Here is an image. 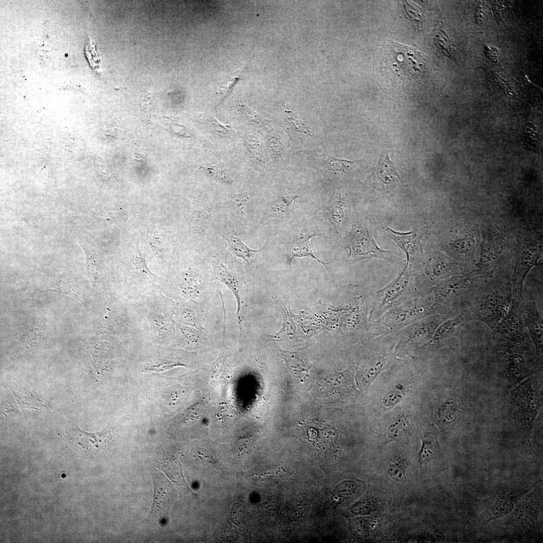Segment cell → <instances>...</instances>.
<instances>
[{"label":"cell","instance_id":"obj_1","mask_svg":"<svg viewBox=\"0 0 543 543\" xmlns=\"http://www.w3.org/2000/svg\"><path fill=\"white\" fill-rule=\"evenodd\" d=\"M426 62L419 51L388 40L376 53L375 72L381 86L407 89L420 85L426 78Z\"/></svg>","mask_w":543,"mask_h":543},{"label":"cell","instance_id":"obj_2","mask_svg":"<svg viewBox=\"0 0 543 543\" xmlns=\"http://www.w3.org/2000/svg\"><path fill=\"white\" fill-rule=\"evenodd\" d=\"M493 275V270L480 268L452 276L433 286L430 292L436 313L450 318L464 312L480 284Z\"/></svg>","mask_w":543,"mask_h":543},{"label":"cell","instance_id":"obj_3","mask_svg":"<svg viewBox=\"0 0 543 543\" xmlns=\"http://www.w3.org/2000/svg\"><path fill=\"white\" fill-rule=\"evenodd\" d=\"M120 268L121 280L115 294L128 302L136 303L160 290L162 279L150 270L145 255L138 247L123 259Z\"/></svg>","mask_w":543,"mask_h":543},{"label":"cell","instance_id":"obj_4","mask_svg":"<svg viewBox=\"0 0 543 543\" xmlns=\"http://www.w3.org/2000/svg\"><path fill=\"white\" fill-rule=\"evenodd\" d=\"M136 304L147 320L150 341L158 344L168 343L174 335V305L171 299L158 290Z\"/></svg>","mask_w":543,"mask_h":543},{"label":"cell","instance_id":"obj_5","mask_svg":"<svg viewBox=\"0 0 543 543\" xmlns=\"http://www.w3.org/2000/svg\"><path fill=\"white\" fill-rule=\"evenodd\" d=\"M436 314L432 293L411 299L386 312L374 325V335L384 336L396 333L430 315Z\"/></svg>","mask_w":543,"mask_h":543},{"label":"cell","instance_id":"obj_6","mask_svg":"<svg viewBox=\"0 0 543 543\" xmlns=\"http://www.w3.org/2000/svg\"><path fill=\"white\" fill-rule=\"evenodd\" d=\"M513 300L512 288L488 290L480 287L466 310L472 320L481 321L493 331L508 315Z\"/></svg>","mask_w":543,"mask_h":543},{"label":"cell","instance_id":"obj_7","mask_svg":"<svg viewBox=\"0 0 543 543\" xmlns=\"http://www.w3.org/2000/svg\"><path fill=\"white\" fill-rule=\"evenodd\" d=\"M411 267V265L406 262L404 268L397 277L388 285L376 293L370 319L376 321L391 309L430 291L413 284Z\"/></svg>","mask_w":543,"mask_h":543},{"label":"cell","instance_id":"obj_8","mask_svg":"<svg viewBox=\"0 0 543 543\" xmlns=\"http://www.w3.org/2000/svg\"><path fill=\"white\" fill-rule=\"evenodd\" d=\"M449 317L434 314L425 317L396 332L398 348L421 349L431 339L437 328Z\"/></svg>","mask_w":543,"mask_h":543},{"label":"cell","instance_id":"obj_9","mask_svg":"<svg viewBox=\"0 0 543 543\" xmlns=\"http://www.w3.org/2000/svg\"><path fill=\"white\" fill-rule=\"evenodd\" d=\"M345 247L349 250L348 257L354 262L372 258L392 261L401 259L378 246L366 223H360L353 227Z\"/></svg>","mask_w":543,"mask_h":543},{"label":"cell","instance_id":"obj_10","mask_svg":"<svg viewBox=\"0 0 543 543\" xmlns=\"http://www.w3.org/2000/svg\"><path fill=\"white\" fill-rule=\"evenodd\" d=\"M541 250L540 246L534 244H525L519 246L512 276V294L514 300L518 302L524 300L523 296L524 279L529 270L537 265Z\"/></svg>","mask_w":543,"mask_h":543},{"label":"cell","instance_id":"obj_11","mask_svg":"<svg viewBox=\"0 0 543 543\" xmlns=\"http://www.w3.org/2000/svg\"><path fill=\"white\" fill-rule=\"evenodd\" d=\"M472 320L468 311L464 312L443 321L436 329L430 341L421 349L433 350L457 341L464 325Z\"/></svg>","mask_w":543,"mask_h":543},{"label":"cell","instance_id":"obj_12","mask_svg":"<svg viewBox=\"0 0 543 543\" xmlns=\"http://www.w3.org/2000/svg\"><path fill=\"white\" fill-rule=\"evenodd\" d=\"M521 314L520 302L513 300L508 315L499 323L493 332L499 340L522 342L528 335Z\"/></svg>","mask_w":543,"mask_h":543},{"label":"cell","instance_id":"obj_13","mask_svg":"<svg viewBox=\"0 0 543 543\" xmlns=\"http://www.w3.org/2000/svg\"><path fill=\"white\" fill-rule=\"evenodd\" d=\"M520 310L524 326L528 330V335L534 343L538 352L542 351L543 339L542 318L535 302H520Z\"/></svg>","mask_w":543,"mask_h":543},{"label":"cell","instance_id":"obj_14","mask_svg":"<svg viewBox=\"0 0 543 543\" xmlns=\"http://www.w3.org/2000/svg\"><path fill=\"white\" fill-rule=\"evenodd\" d=\"M320 234L315 232L299 233L290 235L284 242L286 248V263L290 267L292 262L296 258L310 257L322 263L325 266L329 263L321 261L314 254L311 247L310 239L314 236Z\"/></svg>","mask_w":543,"mask_h":543},{"label":"cell","instance_id":"obj_15","mask_svg":"<svg viewBox=\"0 0 543 543\" xmlns=\"http://www.w3.org/2000/svg\"><path fill=\"white\" fill-rule=\"evenodd\" d=\"M387 236L393 240L406 255L407 261L411 262L420 252L424 239L425 233L420 230L400 232L388 228H384Z\"/></svg>","mask_w":543,"mask_h":543},{"label":"cell","instance_id":"obj_16","mask_svg":"<svg viewBox=\"0 0 543 543\" xmlns=\"http://www.w3.org/2000/svg\"><path fill=\"white\" fill-rule=\"evenodd\" d=\"M110 432V431L105 430L88 433L74 427L66 431L65 436L87 450L99 451L107 447L111 438Z\"/></svg>","mask_w":543,"mask_h":543},{"label":"cell","instance_id":"obj_17","mask_svg":"<svg viewBox=\"0 0 543 543\" xmlns=\"http://www.w3.org/2000/svg\"><path fill=\"white\" fill-rule=\"evenodd\" d=\"M154 483V500L151 515L154 519L167 518L169 505L171 502L168 489L169 483L161 474L152 473Z\"/></svg>","mask_w":543,"mask_h":543},{"label":"cell","instance_id":"obj_18","mask_svg":"<svg viewBox=\"0 0 543 543\" xmlns=\"http://www.w3.org/2000/svg\"><path fill=\"white\" fill-rule=\"evenodd\" d=\"M390 364L386 353H378L366 361L357 369L356 380L360 387H367L373 380Z\"/></svg>","mask_w":543,"mask_h":543},{"label":"cell","instance_id":"obj_19","mask_svg":"<svg viewBox=\"0 0 543 543\" xmlns=\"http://www.w3.org/2000/svg\"><path fill=\"white\" fill-rule=\"evenodd\" d=\"M227 242L229 250L236 256L242 258L248 264L255 262L266 249V245L258 250L250 248L239 238L234 228L222 236Z\"/></svg>","mask_w":543,"mask_h":543},{"label":"cell","instance_id":"obj_20","mask_svg":"<svg viewBox=\"0 0 543 543\" xmlns=\"http://www.w3.org/2000/svg\"><path fill=\"white\" fill-rule=\"evenodd\" d=\"M457 269L445 256L439 254L432 256L426 266V273L432 288L455 273Z\"/></svg>","mask_w":543,"mask_h":543},{"label":"cell","instance_id":"obj_21","mask_svg":"<svg viewBox=\"0 0 543 543\" xmlns=\"http://www.w3.org/2000/svg\"><path fill=\"white\" fill-rule=\"evenodd\" d=\"M526 492L519 490H513L496 498L493 505L488 509L486 521L501 517L511 511L521 497Z\"/></svg>","mask_w":543,"mask_h":543},{"label":"cell","instance_id":"obj_22","mask_svg":"<svg viewBox=\"0 0 543 543\" xmlns=\"http://www.w3.org/2000/svg\"><path fill=\"white\" fill-rule=\"evenodd\" d=\"M216 279L223 283L233 293L237 303V315L241 325V320L240 317L241 308L240 293L242 286L237 277L226 266L218 261H214L212 264Z\"/></svg>","mask_w":543,"mask_h":543},{"label":"cell","instance_id":"obj_23","mask_svg":"<svg viewBox=\"0 0 543 543\" xmlns=\"http://www.w3.org/2000/svg\"><path fill=\"white\" fill-rule=\"evenodd\" d=\"M372 175H374L383 185H395L400 180L399 174L394 166L393 162L389 158L388 153L386 155L382 154L380 156L378 164Z\"/></svg>","mask_w":543,"mask_h":543},{"label":"cell","instance_id":"obj_24","mask_svg":"<svg viewBox=\"0 0 543 543\" xmlns=\"http://www.w3.org/2000/svg\"><path fill=\"white\" fill-rule=\"evenodd\" d=\"M344 201L340 192L333 189L327 209V215L332 224L340 227L345 219Z\"/></svg>","mask_w":543,"mask_h":543},{"label":"cell","instance_id":"obj_25","mask_svg":"<svg viewBox=\"0 0 543 543\" xmlns=\"http://www.w3.org/2000/svg\"><path fill=\"white\" fill-rule=\"evenodd\" d=\"M422 443L419 452V462L420 465H427L436 459L440 450L437 441L432 434H425L422 438Z\"/></svg>","mask_w":543,"mask_h":543},{"label":"cell","instance_id":"obj_26","mask_svg":"<svg viewBox=\"0 0 543 543\" xmlns=\"http://www.w3.org/2000/svg\"><path fill=\"white\" fill-rule=\"evenodd\" d=\"M75 279L70 274H64L59 278L55 283L51 285L46 291H51L57 293H61L71 296L78 300L82 304L80 299V293L77 291Z\"/></svg>","mask_w":543,"mask_h":543},{"label":"cell","instance_id":"obj_27","mask_svg":"<svg viewBox=\"0 0 543 543\" xmlns=\"http://www.w3.org/2000/svg\"><path fill=\"white\" fill-rule=\"evenodd\" d=\"M238 110L241 117L254 127L266 129L270 121L250 108L240 100H236Z\"/></svg>","mask_w":543,"mask_h":543},{"label":"cell","instance_id":"obj_28","mask_svg":"<svg viewBox=\"0 0 543 543\" xmlns=\"http://www.w3.org/2000/svg\"><path fill=\"white\" fill-rule=\"evenodd\" d=\"M200 122L208 129L209 131L220 137H230L231 127L218 121L214 116L205 114L199 118Z\"/></svg>","mask_w":543,"mask_h":543},{"label":"cell","instance_id":"obj_29","mask_svg":"<svg viewBox=\"0 0 543 543\" xmlns=\"http://www.w3.org/2000/svg\"><path fill=\"white\" fill-rule=\"evenodd\" d=\"M245 148L253 157L261 164H264L268 161V156L262 144L253 135H245L244 138Z\"/></svg>","mask_w":543,"mask_h":543},{"label":"cell","instance_id":"obj_30","mask_svg":"<svg viewBox=\"0 0 543 543\" xmlns=\"http://www.w3.org/2000/svg\"><path fill=\"white\" fill-rule=\"evenodd\" d=\"M287 112V116L285 120L286 124L292 132L297 134L300 137L311 136V133L300 117L296 113L291 111Z\"/></svg>","mask_w":543,"mask_h":543},{"label":"cell","instance_id":"obj_31","mask_svg":"<svg viewBox=\"0 0 543 543\" xmlns=\"http://www.w3.org/2000/svg\"><path fill=\"white\" fill-rule=\"evenodd\" d=\"M202 169L208 177L217 182L223 184H230L232 182L228 171L219 163L204 165Z\"/></svg>","mask_w":543,"mask_h":543},{"label":"cell","instance_id":"obj_32","mask_svg":"<svg viewBox=\"0 0 543 543\" xmlns=\"http://www.w3.org/2000/svg\"><path fill=\"white\" fill-rule=\"evenodd\" d=\"M409 423L403 415H397L392 420L387 429V435L392 439L403 436L409 430Z\"/></svg>","mask_w":543,"mask_h":543},{"label":"cell","instance_id":"obj_33","mask_svg":"<svg viewBox=\"0 0 543 543\" xmlns=\"http://www.w3.org/2000/svg\"><path fill=\"white\" fill-rule=\"evenodd\" d=\"M298 197L297 196H283L275 200L269 208V213L274 217H282L288 213L290 206Z\"/></svg>","mask_w":543,"mask_h":543},{"label":"cell","instance_id":"obj_34","mask_svg":"<svg viewBox=\"0 0 543 543\" xmlns=\"http://www.w3.org/2000/svg\"><path fill=\"white\" fill-rule=\"evenodd\" d=\"M458 411V404L456 401L454 400H449L445 402L439 409V418L444 424H451L456 421Z\"/></svg>","mask_w":543,"mask_h":543},{"label":"cell","instance_id":"obj_35","mask_svg":"<svg viewBox=\"0 0 543 543\" xmlns=\"http://www.w3.org/2000/svg\"><path fill=\"white\" fill-rule=\"evenodd\" d=\"M404 390L402 387H395L389 391L384 396L383 404L387 407L393 406L398 403L404 395Z\"/></svg>","mask_w":543,"mask_h":543},{"label":"cell","instance_id":"obj_36","mask_svg":"<svg viewBox=\"0 0 543 543\" xmlns=\"http://www.w3.org/2000/svg\"><path fill=\"white\" fill-rule=\"evenodd\" d=\"M149 243L153 251L155 254L156 256L161 260L162 262L164 263L166 261L165 259V253L164 246H163V242L161 241V238L159 237V235H156L155 234H151L148 237Z\"/></svg>","mask_w":543,"mask_h":543},{"label":"cell","instance_id":"obj_37","mask_svg":"<svg viewBox=\"0 0 543 543\" xmlns=\"http://www.w3.org/2000/svg\"><path fill=\"white\" fill-rule=\"evenodd\" d=\"M353 162L341 159L337 157H330L326 161L327 168L333 172H339L342 170L346 164Z\"/></svg>","mask_w":543,"mask_h":543},{"label":"cell","instance_id":"obj_38","mask_svg":"<svg viewBox=\"0 0 543 543\" xmlns=\"http://www.w3.org/2000/svg\"><path fill=\"white\" fill-rule=\"evenodd\" d=\"M434 36L436 45L441 51L447 54L452 53L449 43H448L449 39H447V36L444 33L440 31H436Z\"/></svg>","mask_w":543,"mask_h":543},{"label":"cell","instance_id":"obj_39","mask_svg":"<svg viewBox=\"0 0 543 543\" xmlns=\"http://www.w3.org/2000/svg\"><path fill=\"white\" fill-rule=\"evenodd\" d=\"M475 242L473 240L463 239L454 242L452 244L456 250L461 253H468L471 251Z\"/></svg>","mask_w":543,"mask_h":543},{"label":"cell","instance_id":"obj_40","mask_svg":"<svg viewBox=\"0 0 543 543\" xmlns=\"http://www.w3.org/2000/svg\"><path fill=\"white\" fill-rule=\"evenodd\" d=\"M388 473L389 476L396 481H402L405 477L404 469L400 466L397 464L390 465Z\"/></svg>","mask_w":543,"mask_h":543}]
</instances>
